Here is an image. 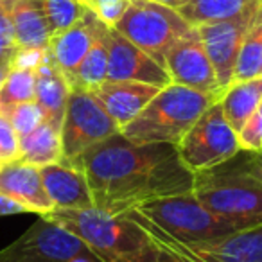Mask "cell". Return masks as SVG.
I'll return each mask as SVG.
<instances>
[{"label": "cell", "instance_id": "cell-14", "mask_svg": "<svg viewBox=\"0 0 262 262\" xmlns=\"http://www.w3.org/2000/svg\"><path fill=\"white\" fill-rule=\"evenodd\" d=\"M108 27L110 26H106L92 9H88L83 18L77 20L72 27L51 38L47 51L67 79L83 61L94 41L99 38V34L104 33Z\"/></svg>", "mask_w": 262, "mask_h": 262}, {"label": "cell", "instance_id": "cell-20", "mask_svg": "<svg viewBox=\"0 0 262 262\" xmlns=\"http://www.w3.org/2000/svg\"><path fill=\"white\" fill-rule=\"evenodd\" d=\"M262 102V76L244 81H233L221 94L219 104L223 108L226 120L235 131L243 127L248 117Z\"/></svg>", "mask_w": 262, "mask_h": 262}, {"label": "cell", "instance_id": "cell-33", "mask_svg": "<svg viewBox=\"0 0 262 262\" xmlns=\"http://www.w3.org/2000/svg\"><path fill=\"white\" fill-rule=\"evenodd\" d=\"M22 212H29L27 207L22 203L11 200V198L0 194V215H13V214H22Z\"/></svg>", "mask_w": 262, "mask_h": 262}, {"label": "cell", "instance_id": "cell-35", "mask_svg": "<svg viewBox=\"0 0 262 262\" xmlns=\"http://www.w3.org/2000/svg\"><path fill=\"white\" fill-rule=\"evenodd\" d=\"M9 70H11V63H0V88H2V84H4Z\"/></svg>", "mask_w": 262, "mask_h": 262}, {"label": "cell", "instance_id": "cell-30", "mask_svg": "<svg viewBox=\"0 0 262 262\" xmlns=\"http://www.w3.org/2000/svg\"><path fill=\"white\" fill-rule=\"evenodd\" d=\"M0 158L4 164L20 158V137L4 113H0Z\"/></svg>", "mask_w": 262, "mask_h": 262}, {"label": "cell", "instance_id": "cell-1", "mask_svg": "<svg viewBox=\"0 0 262 262\" xmlns=\"http://www.w3.org/2000/svg\"><path fill=\"white\" fill-rule=\"evenodd\" d=\"M88 180L94 207L119 215L147 201L192 190L194 174L172 144H135L115 133L65 162Z\"/></svg>", "mask_w": 262, "mask_h": 262}, {"label": "cell", "instance_id": "cell-2", "mask_svg": "<svg viewBox=\"0 0 262 262\" xmlns=\"http://www.w3.org/2000/svg\"><path fill=\"white\" fill-rule=\"evenodd\" d=\"M208 212L243 232L262 226V158L241 149L232 158L194 172L192 190Z\"/></svg>", "mask_w": 262, "mask_h": 262}, {"label": "cell", "instance_id": "cell-24", "mask_svg": "<svg viewBox=\"0 0 262 262\" xmlns=\"http://www.w3.org/2000/svg\"><path fill=\"white\" fill-rule=\"evenodd\" d=\"M258 76H262V4L258 6L253 22L244 36L233 72V81H244Z\"/></svg>", "mask_w": 262, "mask_h": 262}, {"label": "cell", "instance_id": "cell-28", "mask_svg": "<svg viewBox=\"0 0 262 262\" xmlns=\"http://www.w3.org/2000/svg\"><path fill=\"white\" fill-rule=\"evenodd\" d=\"M237 137H239L241 149L251 151V153H262V102L248 117L243 127L237 131Z\"/></svg>", "mask_w": 262, "mask_h": 262}, {"label": "cell", "instance_id": "cell-31", "mask_svg": "<svg viewBox=\"0 0 262 262\" xmlns=\"http://www.w3.org/2000/svg\"><path fill=\"white\" fill-rule=\"evenodd\" d=\"M15 29L11 18L6 11H0V63H11V58L16 51Z\"/></svg>", "mask_w": 262, "mask_h": 262}, {"label": "cell", "instance_id": "cell-6", "mask_svg": "<svg viewBox=\"0 0 262 262\" xmlns=\"http://www.w3.org/2000/svg\"><path fill=\"white\" fill-rule=\"evenodd\" d=\"M113 29L164 65L169 49L192 34L196 27L190 26L178 9L155 0H131Z\"/></svg>", "mask_w": 262, "mask_h": 262}, {"label": "cell", "instance_id": "cell-12", "mask_svg": "<svg viewBox=\"0 0 262 262\" xmlns=\"http://www.w3.org/2000/svg\"><path fill=\"white\" fill-rule=\"evenodd\" d=\"M164 67L171 77V83L192 88L201 94H223L214 65H212L196 29L192 34L176 41L169 49V52L165 54Z\"/></svg>", "mask_w": 262, "mask_h": 262}, {"label": "cell", "instance_id": "cell-37", "mask_svg": "<svg viewBox=\"0 0 262 262\" xmlns=\"http://www.w3.org/2000/svg\"><path fill=\"white\" fill-rule=\"evenodd\" d=\"M2 165H4V162H2V158H0V167H2Z\"/></svg>", "mask_w": 262, "mask_h": 262}, {"label": "cell", "instance_id": "cell-13", "mask_svg": "<svg viewBox=\"0 0 262 262\" xmlns=\"http://www.w3.org/2000/svg\"><path fill=\"white\" fill-rule=\"evenodd\" d=\"M108 81H139L158 88L171 84V77L164 65L131 43L113 27H110Z\"/></svg>", "mask_w": 262, "mask_h": 262}, {"label": "cell", "instance_id": "cell-26", "mask_svg": "<svg viewBox=\"0 0 262 262\" xmlns=\"http://www.w3.org/2000/svg\"><path fill=\"white\" fill-rule=\"evenodd\" d=\"M41 8L52 36L72 27L88 11L81 0H41Z\"/></svg>", "mask_w": 262, "mask_h": 262}, {"label": "cell", "instance_id": "cell-3", "mask_svg": "<svg viewBox=\"0 0 262 262\" xmlns=\"http://www.w3.org/2000/svg\"><path fill=\"white\" fill-rule=\"evenodd\" d=\"M43 217L76 233L101 262H160L142 230L124 214L112 215L95 207L52 208Z\"/></svg>", "mask_w": 262, "mask_h": 262}, {"label": "cell", "instance_id": "cell-7", "mask_svg": "<svg viewBox=\"0 0 262 262\" xmlns=\"http://www.w3.org/2000/svg\"><path fill=\"white\" fill-rule=\"evenodd\" d=\"M131 210L183 241H210L237 232L228 223L208 212L192 192L158 198Z\"/></svg>", "mask_w": 262, "mask_h": 262}, {"label": "cell", "instance_id": "cell-34", "mask_svg": "<svg viewBox=\"0 0 262 262\" xmlns=\"http://www.w3.org/2000/svg\"><path fill=\"white\" fill-rule=\"evenodd\" d=\"M155 2L164 4V6H167V8H172V9H180L182 6H185L189 0H155Z\"/></svg>", "mask_w": 262, "mask_h": 262}, {"label": "cell", "instance_id": "cell-9", "mask_svg": "<svg viewBox=\"0 0 262 262\" xmlns=\"http://www.w3.org/2000/svg\"><path fill=\"white\" fill-rule=\"evenodd\" d=\"M119 131V124L102 108L94 92L70 88L65 115L59 127L63 151L61 162L79 157L81 153L104 142Z\"/></svg>", "mask_w": 262, "mask_h": 262}, {"label": "cell", "instance_id": "cell-25", "mask_svg": "<svg viewBox=\"0 0 262 262\" xmlns=\"http://www.w3.org/2000/svg\"><path fill=\"white\" fill-rule=\"evenodd\" d=\"M36 99V74L34 70L11 69L0 88V110Z\"/></svg>", "mask_w": 262, "mask_h": 262}, {"label": "cell", "instance_id": "cell-19", "mask_svg": "<svg viewBox=\"0 0 262 262\" xmlns=\"http://www.w3.org/2000/svg\"><path fill=\"white\" fill-rule=\"evenodd\" d=\"M34 74H36V99L34 101L43 112L45 122L59 129L70 94L69 81L56 67L49 51H45L43 61L38 65Z\"/></svg>", "mask_w": 262, "mask_h": 262}, {"label": "cell", "instance_id": "cell-8", "mask_svg": "<svg viewBox=\"0 0 262 262\" xmlns=\"http://www.w3.org/2000/svg\"><path fill=\"white\" fill-rule=\"evenodd\" d=\"M176 149L190 172L210 169L241 151L237 131L230 126L221 104L214 102L182 137Z\"/></svg>", "mask_w": 262, "mask_h": 262}, {"label": "cell", "instance_id": "cell-17", "mask_svg": "<svg viewBox=\"0 0 262 262\" xmlns=\"http://www.w3.org/2000/svg\"><path fill=\"white\" fill-rule=\"evenodd\" d=\"M45 192L54 208H90L94 198L88 180L81 169L65 162L40 167Z\"/></svg>", "mask_w": 262, "mask_h": 262}, {"label": "cell", "instance_id": "cell-36", "mask_svg": "<svg viewBox=\"0 0 262 262\" xmlns=\"http://www.w3.org/2000/svg\"><path fill=\"white\" fill-rule=\"evenodd\" d=\"M0 11H4V6H2V0H0Z\"/></svg>", "mask_w": 262, "mask_h": 262}, {"label": "cell", "instance_id": "cell-16", "mask_svg": "<svg viewBox=\"0 0 262 262\" xmlns=\"http://www.w3.org/2000/svg\"><path fill=\"white\" fill-rule=\"evenodd\" d=\"M160 88L139 81H108L94 88V95L108 112V115L124 127L135 119Z\"/></svg>", "mask_w": 262, "mask_h": 262}, {"label": "cell", "instance_id": "cell-10", "mask_svg": "<svg viewBox=\"0 0 262 262\" xmlns=\"http://www.w3.org/2000/svg\"><path fill=\"white\" fill-rule=\"evenodd\" d=\"M77 257L95 255L76 233L43 215L0 251V262H70Z\"/></svg>", "mask_w": 262, "mask_h": 262}, {"label": "cell", "instance_id": "cell-29", "mask_svg": "<svg viewBox=\"0 0 262 262\" xmlns=\"http://www.w3.org/2000/svg\"><path fill=\"white\" fill-rule=\"evenodd\" d=\"M88 9L95 13L106 26L113 27L124 15L131 0H81Z\"/></svg>", "mask_w": 262, "mask_h": 262}, {"label": "cell", "instance_id": "cell-27", "mask_svg": "<svg viewBox=\"0 0 262 262\" xmlns=\"http://www.w3.org/2000/svg\"><path fill=\"white\" fill-rule=\"evenodd\" d=\"M0 113H4V115L8 117L20 139L29 135L31 131H34L45 120L43 112H41V108L38 106L36 101L8 106V108L0 110Z\"/></svg>", "mask_w": 262, "mask_h": 262}, {"label": "cell", "instance_id": "cell-4", "mask_svg": "<svg viewBox=\"0 0 262 262\" xmlns=\"http://www.w3.org/2000/svg\"><path fill=\"white\" fill-rule=\"evenodd\" d=\"M219 99L221 95L201 94L171 83L160 88L135 119L120 127V135L135 144L176 146L201 113Z\"/></svg>", "mask_w": 262, "mask_h": 262}, {"label": "cell", "instance_id": "cell-21", "mask_svg": "<svg viewBox=\"0 0 262 262\" xmlns=\"http://www.w3.org/2000/svg\"><path fill=\"white\" fill-rule=\"evenodd\" d=\"M63 158L61 151V135L59 129L51 124L43 122L31 131L29 135L20 139V158L31 165L43 167L49 164H58Z\"/></svg>", "mask_w": 262, "mask_h": 262}, {"label": "cell", "instance_id": "cell-22", "mask_svg": "<svg viewBox=\"0 0 262 262\" xmlns=\"http://www.w3.org/2000/svg\"><path fill=\"white\" fill-rule=\"evenodd\" d=\"M108 51H110V27L104 33L99 34L94 41L90 51L77 65V69L69 77L70 88H81V90H94L101 83L108 79Z\"/></svg>", "mask_w": 262, "mask_h": 262}, {"label": "cell", "instance_id": "cell-15", "mask_svg": "<svg viewBox=\"0 0 262 262\" xmlns=\"http://www.w3.org/2000/svg\"><path fill=\"white\" fill-rule=\"evenodd\" d=\"M0 194L22 203L29 212L43 215L54 208L45 192L40 167L24 160L8 162L0 167Z\"/></svg>", "mask_w": 262, "mask_h": 262}, {"label": "cell", "instance_id": "cell-23", "mask_svg": "<svg viewBox=\"0 0 262 262\" xmlns=\"http://www.w3.org/2000/svg\"><path fill=\"white\" fill-rule=\"evenodd\" d=\"M257 2L262 0H189L178 9V13L192 27H198L203 24L232 18Z\"/></svg>", "mask_w": 262, "mask_h": 262}, {"label": "cell", "instance_id": "cell-11", "mask_svg": "<svg viewBox=\"0 0 262 262\" xmlns=\"http://www.w3.org/2000/svg\"><path fill=\"white\" fill-rule=\"evenodd\" d=\"M260 4L262 2H257L232 18L203 24V26L196 27L198 36H200L201 43H203L212 65H214L215 76H217L219 86L223 92L232 84L244 36H246Z\"/></svg>", "mask_w": 262, "mask_h": 262}, {"label": "cell", "instance_id": "cell-18", "mask_svg": "<svg viewBox=\"0 0 262 262\" xmlns=\"http://www.w3.org/2000/svg\"><path fill=\"white\" fill-rule=\"evenodd\" d=\"M4 11L15 29L18 49H47L52 34L45 18L41 0H2Z\"/></svg>", "mask_w": 262, "mask_h": 262}, {"label": "cell", "instance_id": "cell-38", "mask_svg": "<svg viewBox=\"0 0 262 262\" xmlns=\"http://www.w3.org/2000/svg\"><path fill=\"white\" fill-rule=\"evenodd\" d=\"M260 158H262V153H260Z\"/></svg>", "mask_w": 262, "mask_h": 262}, {"label": "cell", "instance_id": "cell-32", "mask_svg": "<svg viewBox=\"0 0 262 262\" xmlns=\"http://www.w3.org/2000/svg\"><path fill=\"white\" fill-rule=\"evenodd\" d=\"M45 51L47 49H16L11 58V69L36 70L43 61Z\"/></svg>", "mask_w": 262, "mask_h": 262}, {"label": "cell", "instance_id": "cell-5", "mask_svg": "<svg viewBox=\"0 0 262 262\" xmlns=\"http://www.w3.org/2000/svg\"><path fill=\"white\" fill-rule=\"evenodd\" d=\"M157 250L160 262H262V226L210 241H183L137 214L124 212Z\"/></svg>", "mask_w": 262, "mask_h": 262}]
</instances>
